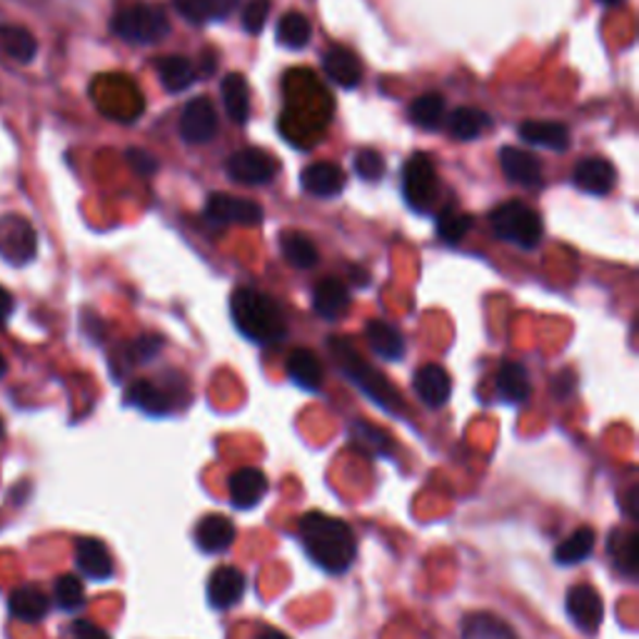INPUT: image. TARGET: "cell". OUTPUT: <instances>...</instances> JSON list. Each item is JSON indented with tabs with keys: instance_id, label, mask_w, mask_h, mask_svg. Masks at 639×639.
<instances>
[{
	"instance_id": "cell-10",
	"label": "cell",
	"mask_w": 639,
	"mask_h": 639,
	"mask_svg": "<svg viewBox=\"0 0 639 639\" xmlns=\"http://www.w3.org/2000/svg\"><path fill=\"white\" fill-rule=\"evenodd\" d=\"M567 615L573 619V625L585 635H598L604 617V604L600 592L592 585H575L567 590L565 598Z\"/></svg>"
},
{
	"instance_id": "cell-33",
	"label": "cell",
	"mask_w": 639,
	"mask_h": 639,
	"mask_svg": "<svg viewBox=\"0 0 639 639\" xmlns=\"http://www.w3.org/2000/svg\"><path fill=\"white\" fill-rule=\"evenodd\" d=\"M8 604H11L13 615L19 619H23V622H40L42 617L48 615V610H50L48 594L42 590H38V587H33V585L13 590Z\"/></svg>"
},
{
	"instance_id": "cell-25",
	"label": "cell",
	"mask_w": 639,
	"mask_h": 639,
	"mask_svg": "<svg viewBox=\"0 0 639 639\" xmlns=\"http://www.w3.org/2000/svg\"><path fill=\"white\" fill-rule=\"evenodd\" d=\"M125 403L148 415H168L173 410V395L150 380H135L125 390Z\"/></svg>"
},
{
	"instance_id": "cell-53",
	"label": "cell",
	"mask_w": 639,
	"mask_h": 639,
	"mask_svg": "<svg viewBox=\"0 0 639 639\" xmlns=\"http://www.w3.org/2000/svg\"><path fill=\"white\" fill-rule=\"evenodd\" d=\"M0 438H3V420H0Z\"/></svg>"
},
{
	"instance_id": "cell-47",
	"label": "cell",
	"mask_w": 639,
	"mask_h": 639,
	"mask_svg": "<svg viewBox=\"0 0 639 639\" xmlns=\"http://www.w3.org/2000/svg\"><path fill=\"white\" fill-rule=\"evenodd\" d=\"M208 5H210L212 21H225L237 11L241 0H208Z\"/></svg>"
},
{
	"instance_id": "cell-13",
	"label": "cell",
	"mask_w": 639,
	"mask_h": 639,
	"mask_svg": "<svg viewBox=\"0 0 639 639\" xmlns=\"http://www.w3.org/2000/svg\"><path fill=\"white\" fill-rule=\"evenodd\" d=\"M413 390L422 405H428L430 410H440L453 395V380H450V372L442 365L430 362L415 372Z\"/></svg>"
},
{
	"instance_id": "cell-43",
	"label": "cell",
	"mask_w": 639,
	"mask_h": 639,
	"mask_svg": "<svg viewBox=\"0 0 639 639\" xmlns=\"http://www.w3.org/2000/svg\"><path fill=\"white\" fill-rule=\"evenodd\" d=\"M160 347H163V337L158 335H140L127 345V355L133 362H150L152 357H158Z\"/></svg>"
},
{
	"instance_id": "cell-3",
	"label": "cell",
	"mask_w": 639,
	"mask_h": 639,
	"mask_svg": "<svg viewBox=\"0 0 639 639\" xmlns=\"http://www.w3.org/2000/svg\"><path fill=\"white\" fill-rule=\"evenodd\" d=\"M328 351L337 368L345 372V378L355 382V385L360 388L374 405H380L382 410L390 415H400V410H403V397H400V392L392 388V382L385 378V374L374 370L372 365L357 353L353 340L330 337Z\"/></svg>"
},
{
	"instance_id": "cell-31",
	"label": "cell",
	"mask_w": 639,
	"mask_h": 639,
	"mask_svg": "<svg viewBox=\"0 0 639 639\" xmlns=\"http://www.w3.org/2000/svg\"><path fill=\"white\" fill-rule=\"evenodd\" d=\"M0 50L15 63H30L38 53V40L23 25H0Z\"/></svg>"
},
{
	"instance_id": "cell-35",
	"label": "cell",
	"mask_w": 639,
	"mask_h": 639,
	"mask_svg": "<svg viewBox=\"0 0 639 639\" xmlns=\"http://www.w3.org/2000/svg\"><path fill=\"white\" fill-rule=\"evenodd\" d=\"M594 542H598V534H594L592 527H579L573 534L567 537L565 542L555 548V562L557 565L573 567L585 562L594 552Z\"/></svg>"
},
{
	"instance_id": "cell-12",
	"label": "cell",
	"mask_w": 639,
	"mask_h": 639,
	"mask_svg": "<svg viewBox=\"0 0 639 639\" xmlns=\"http://www.w3.org/2000/svg\"><path fill=\"white\" fill-rule=\"evenodd\" d=\"M500 165L502 173L507 175V181H513L523 187H537L544 185V175H542V160L534 156L530 150H519L507 145V148L500 150Z\"/></svg>"
},
{
	"instance_id": "cell-18",
	"label": "cell",
	"mask_w": 639,
	"mask_h": 639,
	"mask_svg": "<svg viewBox=\"0 0 639 639\" xmlns=\"http://www.w3.org/2000/svg\"><path fill=\"white\" fill-rule=\"evenodd\" d=\"M235 534V523L225 515H208L195 527V542L208 555H220V552L233 548Z\"/></svg>"
},
{
	"instance_id": "cell-19",
	"label": "cell",
	"mask_w": 639,
	"mask_h": 639,
	"mask_svg": "<svg viewBox=\"0 0 639 639\" xmlns=\"http://www.w3.org/2000/svg\"><path fill=\"white\" fill-rule=\"evenodd\" d=\"M351 308V290H347L337 278H325L315 285L312 293V310L322 320L335 322Z\"/></svg>"
},
{
	"instance_id": "cell-7",
	"label": "cell",
	"mask_w": 639,
	"mask_h": 639,
	"mask_svg": "<svg viewBox=\"0 0 639 639\" xmlns=\"http://www.w3.org/2000/svg\"><path fill=\"white\" fill-rule=\"evenodd\" d=\"M36 250L38 235L28 220L23 216H15V212L0 216V258L21 268L36 258Z\"/></svg>"
},
{
	"instance_id": "cell-49",
	"label": "cell",
	"mask_w": 639,
	"mask_h": 639,
	"mask_svg": "<svg viewBox=\"0 0 639 639\" xmlns=\"http://www.w3.org/2000/svg\"><path fill=\"white\" fill-rule=\"evenodd\" d=\"M13 308H15V300H13V295L8 293V290L0 285V328L5 325L8 322V318H11L13 315Z\"/></svg>"
},
{
	"instance_id": "cell-40",
	"label": "cell",
	"mask_w": 639,
	"mask_h": 639,
	"mask_svg": "<svg viewBox=\"0 0 639 639\" xmlns=\"http://www.w3.org/2000/svg\"><path fill=\"white\" fill-rule=\"evenodd\" d=\"M56 602L65 612H75L85 604V587L75 575H63L56 582Z\"/></svg>"
},
{
	"instance_id": "cell-27",
	"label": "cell",
	"mask_w": 639,
	"mask_h": 639,
	"mask_svg": "<svg viewBox=\"0 0 639 639\" xmlns=\"http://www.w3.org/2000/svg\"><path fill=\"white\" fill-rule=\"evenodd\" d=\"M351 445L360 450L362 455L370 457H392L395 455V442H392L390 434L378 428V425H370L365 420H355L351 425Z\"/></svg>"
},
{
	"instance_id": "cell-52",
	"label": "cell",
	"mask_w": 639,
	"mask_h": 639,
	"mask_svg": "<svg viewBox=\"0 0 639 639\" xmlns=\"http://www.w3.org/2000/svg\"><path fill=\"white\" fill-rule=\"evenodd\" d=\"M5 374V360H3V355H0V378H3Z\"/></svg>"
},
{
	"instance_id": "cell-38",
	"label": "cell",
	"mask_w": 639,
	"mask_h": 639,
	"mask_svg": "<svg viewBox=\"0 0 639 639\" xmlns=\"http://www.w3.org/2000/svg\"><path fill=\"white\" fill-rule=\"evenodd\" d=\"M407 115H410V121L417 127L434 131V127H440L442 118H445V98L440 93H425V96L413 100Z\"/></svg>"
},
{
	"instance_id": "cell-9",
	"label": "cell",
	"mask_w": 639,
	"mask_h": 639,
	"mask_svg": "<svg viewBox=\"0 0 639 639\" xmlns=\"http://www.w3.org/2000/svg\"><path fill=\"white\" fill-rule=\"evenodd\" d=\"M206 220L216 228H228V225L255 228L262 223V208L255 200L218 193V195H210L206 206Z\"/></svg>"
},
{
	"instance_id": "cell-20",
	"label": "cell",
	"mask_w": 639,
	"mask_h": 639,
	"mask_svg": "<svg viewBox=\"0 0 639 639\" xmlns=\"http://www.w3.org/2000/svg\"><path fill=\"white\" fill-rule=\"evenodd\" d=\"M75 562H78L81 573L96 579V582H106L115 573L113 557H110L106 544L96 540V537H83L78 548H75Z\"/></svg>"
},
{
	"instance_id": "cell-44",
	"label": "cell",
	"mask_w": 639,
	"mask_h": 639,
	"mask_svg": "<svg viewBox=\"0 0 639 639\" xmlns=\"http://www.w3.org/2000/svg\"><path fill=\"white\" fill-rule=\"evenodd\" d=\"M173 8L181 19L193 25H206L212 21L208 0H173Z\"/></svg>"
},
{
	"instance_id": "cell-4",
	"label": "cell",
	"mask_w": 639,
	"mask_h": 639,
	"mask_svg": "<svg viewBox=\"0 0 639 639\" xmlns=\"http://www.w3.org/2000/svg\"><path fill=\"white\" fill-rule=\"evenodd\" d=\"M490 225L500 241L534 250L542 241V218L523 200H507L490 212Z\"/></svg>"
},
{
	"instance_id": "cell-15",
	"label": "cell",
	"mask_w": 639,
	"mask_h": 639,
	"mask_svg": "<svg viewBox=\"0 0 639 639\" xmlns=\"http://www.w3.org/2000/svg\"><path fill=\"white\" fill-rule=\"evenodd\" d=\"M245 594V575L237 567L223 565L212 569L208 579V602L216 610H230L243 600Z\"/></svg>"
},
{
	"instance_id": "cell-21",
	"label": "cell",
	"mask_w": 639,
	"mask_h": 639,
	"mask_svg": "<svg viewBox=\"0 0 639 639\" xmlns=\"http://www.w3.org/2000/svg\"><path fill=\"white\" fill-rule=\"evenodd\" d=\"M322 71L328 73V78L340 85V88L353 90L362 81V65L357 61V56L347 48H330L325 56H322Z\"/></svg>"
},
{
	"instance_id": "cell-37",
	"label": "cell",
	"mask_w": 639,
	"mask_h": 639,
	"mask_svg": "<svg viewBox=\"0 0 639 639\" xmlns=\"http://www.w3.org/2000/svg\"><path fill=\"white\" fill-rule=\"evenodd\" d=\"M278 42L287 50H303L312 38V25L303 13L290 11L278 21Z\"/></svg>"
},
{
	"instance_id": "cell-50",
	"label": "cell",
	"mask_w": 639,
	"mask_h": 639,
	"mask_svg": "<svg viewBox=\"0 0 639 639\" xmlns=\"http://www.w3.org/2000/svg\"><path fill=\"white\" fill-rule=\"evenodd\" d=\"M258 639H290L285 632H280V629H272V627H266L262 632L258 635Z\"/></svg>"
},
{
	"instance_id": "cell-34",
	"label": "cell",
	"mask_w": 639,
	"mask_h": 639,
	"mask_svg": "<svg viewBox=\"0 0 639 639\" xmlns=\"http://www.w3.org/2000/svg\"><path fill=\"white\" fill-rule=\"evenodd\" d=\"M156 67H158V78H160V83H163V88L168 93L187 90L195 83V78H198V73H195V65L183 56L160 58V61L156 63Z\"/></svg>"
},
{
	"instance_id": "cell-6",
	"label": "cell",
	"mask_w": 639,
	"mask_h": 639,
	"mask_svg": "<svg viewBox=\"0 0 639 639\" xmlns=\"http://www.w3.org/2000/svg\"><path fill=\"white\" fill-rule=\"evenodd\" d=\"M403 195L407 206L428 212L438 200V168L425 152H415L403 168Z\"/></svg>"
},
{
	"instance_id": "cell-22",
	"label": "cell",
	"mask_w": 639,
	"mask_h": 639,
	"mask_svg": "<svg viewBox=\"0 0 639 639\" xmlns=\"http://www.w3.org/2000/svg\"><path fill=\"white\" fill-rule=\"evenodd\" d=\"M519 138L527 145H537V148H548L555 152H565L569 148V127L557 121H525L517 127Z\"/></svg>"
},
{
	"instance_id": "cell-36",
	"label": "cell",
	"mask_w": 639,
	"mask_h": 639,
	"mask_svg": "<svg viewBox=\"0 0 639 639\" xmlns=\"http://www.w3.org/2000/svg\"><path fill=\"white\" fill-rule=\"evenodd\" d=\"M610 557L622 575H625L627 579H635L637 577V532L612 530Z\"/></svg>"
},
{
	"instance_id": "cell-17",
	"label": "cell",
	"mask_w": 639,
	"mask_h": 639,
	"mask_svg": "<svg viewBox=\"0 0 639 639\" xmlns=\"http://www.w3.org/2000/svg\"><path fill=\"white\" fill-rule=\"evenodd\" d=\"M345 183V170L337 163H330V160H320V163L308 165L300 175L303 191L315 195V198H335V195L343 193Z\"/></svg>"
},
{
	"instance_id": "cell-14",
	"label": "cell",
	"mask_w": 639,
	"mask_h": 639,
	"mask_svg": "<svg viewBox=\"0 0 639 639\" xmlns=\"http://www.w3.org/2000/svg\"><path fill=\"white\" fill-rule=\"evenodd\" d=\"M230 502L237 509H253L268 495V477L258 467H241L228 480Z\"/></svg>"
},
{
	"instance_id": "cell-8",
	"label": "cell",
	"mask_w": 639,
	"mask_h": 639,
	"mask_svg": "<svg viewBox=\"0 0 639 639\" xmlns=\"http://www.w3.org/2000/svg\"><path fill=\"white\" fill-rule=\"evenodd\" d=\"M278 158L262 148L237 150L228 160V175L230 181H235L237 185H268L272 177L278 175Z\"/></svg>"
},
{
	"instance_id": "cell-29",
	"label": "cell",
	"mask_w": 639,
	"mask_h": 639,
	"mask_svg": "<svg viewBox=\"0 0 639 639\" xmlns=\"http://www.w3.org/2000/svg\"><path fill=\"white\" fill-rule=\"evenodd\" d=\"M280 250H283L285 260L297 270H310L318 266L320 253L308 235L297 233V230H285L280 233Z\"/></svg>"
},
{
	"instance_id": "cell-48",
	"label": "cell",
	"mask_w": 639,
	"mask_h": 639,
	"mask_svg": "<svg viewBox=\"0 0 639 639\" xmlns=\"http://www.w3.org/2000/svg\"><path fill=\"white\" fill-rule=\"evenodd\" d=\"M575 372H569V370H565L562 374H557L555 380H552V390H555V395L557 397H567L569 392L575 390Z\"/></svg>"
},
{
	"instance_id": "cell-24",
	"label": "cell",
	"mask_w": 639,
	"mask_h": 639,
	"mask_svg": "<svg viewBox=\"0 0 639 639\" xmlns=\"http://www.w3.org/2000/svg\"><path fill=\"white\" fill-rule=\"evenodd\" d=\"M287 374L297 388L308 392H318L322 388V380H325V370H322L320 357L308 351V347H297V351L290 353Z\"/></svg>"
},
{
	"instance_id": "cell-5",
	"label": "cell",
	"mask_w": 639,
	"mask_h": 639,
	"mask_svg": "<svg viewBox=\"0 0 639 639\" xmlns=\"http://www.w3.org/2000/svg\"><path fill=\"white\" fill-rule=\"evenodd\" d=\"M110 28H113L118 38L127 42L150 46V42H158L160 38L168 36L170 21L163 8L156 3H133L113 15Z\"/></svg>"
},
{
	"instance_id": "cell-32",
	"label": "cell",
	"mask_w": 639,
	"mask_h": 639,
	"mask_svg": "<svg viewBox=\"0 0 639 639\" xmlns=\"http://www.w3.org/2000/svg\"><path fill=\"white\" fill-rule=\"evenodd\" d=\"M492 125V118L477 108H457L447 118V131L455 140L470 143L488 131Z\"/></svg>"
},
{
	"instance_id": "cell-46",
	"label": "cell",
	"mask_w": 639,
	"mask_h": 639,
	"mask_svg": "<svg viewBox=\"0 0 639 639\" xmlns=\"http://www.w3.org/2000/svg\"><path fill=\"white\" fill-rule=\"evenodd\" d=\"M73 637L75 639H110L106 629L93 625L90 619H75L73 622Z\"/></svg>"
},
{
	"instance_id": "cell-2",
	"label": "cell",
	"mask_w": 639,
	"mask_h": 639,
	"mask_svg": "<svg viewBox=\"0 0 639 639\" xmlns=\"http://www.w3.org/2000/svg\"><path fill=\"white\" fill-rule=\"evenodd\" d=\"M235 328L258 345H278L287 335L285 315L270 295L253 287H237L230 300Z\"/></svg>"
},
{
	"instance_id": "cell-28",
	"label": "cell",
	"mask_w": 639,
	"mask_h": 639,
	"mask_svg": "<svg viewBox=\"0 0 639 639\" xmlns=\"http://www.w3.org/2000/svg\"><path fill=\"white\" fill-rule=\"evenodd\" d=\"M223 106L230 121L235 125H245L250 118V85L241 73H228L223 78Z\"/></svg>"
},
{
	"instance_id": "cell-16",
	"label": "cell",
	"mask_w": 639,
	"mask_h": 639,
	"mask_svg": "<svg viewBox=\"0 0 639 639\" xmlns=\"http://www.w3.org/2000/svg\"><path fill=\"white\" fill-rule=\"evenodd\" d=\"M573 183L582 193L590 195H607L617 183V170L610 163L607 158H585L575 165Z\"/></svg>"
},
{
	"instance_id": "cell-51",
	"label": "cell",
	"mask_w": 639,
	"mask_h": 639,
	"mask_svg": "<svg viewBox=\"0 0 639 639\" xmlns=\"http://www.w3.org/2000/svg\"><path fill=\"white\" fill-rule=\"evenodd\" d=\"M598 3H602V5H619L622 0H598Z\"/></svg>"
},
{
	"instance_id": "cell-39",
	"label": "cell",
	"mask_w": 639,
	"mask_h": 639,
	"mask_svg": "<svg viewBox=\"0 0 639 639\" xmlns=\"http://www.w3.org/2000/svg\"><path fill=\"white\" fill-rule=\"evenodd\" d=\"M472 216H465V212H442L438 220V237L447 245H459L472 230Z\"/></svg>"
},
{
	"instance_id": "cell-30",
	"label": "cell",
	"mask_w": 639,
	"mask_h": 639,
	"mask_svg": "<svg viewBox=\"0 0 639 639\" xmlns=\"http://www.w3.org/2000/svg\"><path fill=\"white\" fill-rule=\"evenodd\" d=\"M463 639H519L515 629L492 612H472L463 619Z\"/></svg>"
},
{
	"instance_id": "cell-1",
	"label": "cell",
	"mask_w": 639,
	"mask_h": 639,
	"mask_svg": "<svg viewBox=\"0 0 639 639\" xmlns=\"http://www.w3.org/2000/svg\"><path fill=\"white\" fill-rule=\"evenodd\" d=\"M297 537L315 565L330 575H343L357 557V540L345 519L325 513H308L297 523Z\"/></svg>"
},
{
	"instance_id": "cell-26",
	"label": "cell",
	"mask_w": 639,
	"mask_h": 639,
	"mask_svg": "<svg viewBox=\"0 0 639 639\" xmlns=\"http://www.w3.org/2000/svg\"><path fill=\"white\" fill-rule=\"evenodd\" d=\"M495 385H497V395L505 400V403H513V405H523L532 395V382H530V374H527L525 370V365L513 362V360L500 365Z\"/></svg>"
},
{
	"instance_id": "cell-42",
	"label": "cell",
	"mask_w": 639,
	"mask_h": 639,
	"mask_svg": "<svg viewBox=\"0 0 639 639\" xmlns=\"http://www.w3.org/2000/svg\"><path fill=\"white\" fill-rule=\"evenodd\" d=\"M272 11V0H250L243 11V28L250 33V36H258L266 28V23L270 19Z\"/></svg>"
},
{
	"instance_id": "cell-41",
	"label": "cell",
	"mask_w": 639,
	"mask_h": 639,
	"mask_svg": "<svg viewBox=\"0 0 639 639\" xmlns=\"http://www.w3.org/2000/svg\"><path fill=\"white\" fill-rule=\"evenodd\" d=\"M355 173L365 183H378L385 175V158L378 150L365 148L355 156Z\"/></svg>"
},
{
	"instance_id": "cell-11",
	"label": "cell",
	"mask_w": 639,
	"mask_h": 639,
	"mask_svg": "<svg viewBox=\"0 0 639 639\" xmlns=\"http://www.w3.org/2000/svg\"><path fill=\"white\" fill-rule=\"evenodd\" d=\"M181 138L191 145H202L216 138L218 133V110L210 98H193L183 108L181 123H177Z\"/></svg>"
},
{
	"instance_id": "cell-45",
	"label": "cell",
	"mask_w": 639,
	"mask_h": 639,
	"mask_svg": "<svg viewBox=\"0 0 639 639\" xmlns=\"http://www.w3.org/2000/svg\"><path fill=\"white\" fill-rule=\"evenodd\" d=\"M125 160L131 163V168L135 170L138 175H156L158 173V158H152L148 150H140V148H131L125 152Z\"/></svg>"
},
{
	"instance_id": "cell-23",
	"label": "cell",
	"mask_w": 639,
	"mask_h": 639,
	"mask_svg": "<svg viewBox=\"0 0 639 639\" xmlns=\"http://www.w3.org/2000/svg\"><path fill=\"white\" fill-rule=\"evenodd\" d=\"M365 337L374 355H380L382 360L395 362L405 357V337L395 325H390L385 320H368L365 325Z\"/></svg>"
}]
</instances>
